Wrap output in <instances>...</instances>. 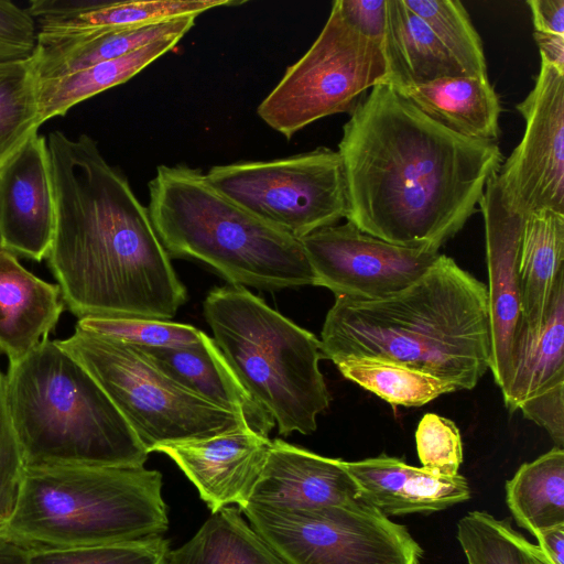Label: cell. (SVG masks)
I'll return each instance as SVG.
<instances>
[{
  "label": "cell",
  "instance_id": "cell-22",
  "mask_svg": "<svg viewBox=\"0 0 564 564\" xmlns=\"http://www.w3.org/2000/svg\"><path fill=\"white\" fill-rule=\"evenodd\" d=\"M195 20L196 17H187L74 37L37 35L30 64L37 80L61 77L123 56L162 37L184 36L194 26Z\"/></svg>",
  "mask_w": 564,
  "mask_h": 564
},
{
  "label": "cell",
  "instance_id": "cell-26",
  "mask_svg": "<svg viewBox=\"0 0 564 564\" xmlns=\"http://www.w3.org/2000/svg\"><path fill=\"white\" fill-rule=\"evenodd\" d=\"M386 10L381 48L387 84L398 89L465 75L429 25L403 0H386Z\"/></svg>",
  "mask_w": 564,
  "mask_h": 564
},
{
  "label": "cell",
  "instance_id": "cell-5",
  "mask_svg": "<svg viewBox=\"0 0 564 564\" xmlns=\"http://www.w3.org/2000/svg\"><path fill=\"white\" fill-rule=\"evenodd\" d=\"M147 208L170 258L204 262L231 285L270 291L313 285L301 241L235 204L200 170L158 166Z\"/></svg>",
  "mask_w": 564,
  "mask_h": 564
},
{
  "label": "cell",
  "instance_id": "cell-15",
  "mask_svg": "<svg viewBox=\"0 0 564 564\" xmlns=\"http://www.w3.org/2000/svg\"><path fill=\"white\" fill-rule=\"evenodd\" d=\"M54 228L46 138L35 133L0 166L2 248L42 261L50 251Z\"/></svg>",
  "mask_w": 564,
  "mask_h": 564
},
{
  "label": "cell",
  "instance_id": "cell-17",
  "mask_svg": "<svg viewBox=\"0 0 564 564\" xmlns=\"http://www.w3.org/2000/svg\"><path fill=\"white\" fill-rule=\"evenodd\" d=\"M356 498L358 488L344 460L274 438L248 503L300 511L340 505Z\"/></svg>",
  "mask_w": 564,
  "mask_h": 564
},
{
  "label": "cell",
  "instance_id": "cell-21",
  "mask_svg": "<svg viewBox=\"0 0 564 564\" xmlns=\"http://www.w3.org/2000/svg\"><path fill=\"white\" fill-rule=\"evenodd\" d=\"M64 306L57 284L34 275L13 252L0 248V350L10 364L47 338Z\"/></svg>",
  "mask_w": 564,
  "mask_h": 564
},
{
  "label": "cell",
  "instance_id": "cell-27",
  "mask_svg": "<svg viewBox=\"0 0 564 564\" xmlns=\"http://www.w3.org/2000/svg\"><path fill=\"white\" fill-rule=\"evenodd\" d=\"M182 37H162L123 56L99 62L61 77L37 80L41 124L52 118L65 116L77 104L129 80L173 50Z\"/></svg>",
  "mask_w": 564,
  "mask_h": 564
},
{
  "label": "cell",
  "instance_id": "cell-34",
  "mask_svg": "<svg viewBox=\"0 0 564 564\" xmlns=\"http://www.w3.org/2000/svg\"><path fill=\"white\" fill-rule=\"evenodd\" d=\"M163 535L75 547L30 549V564H169Z\"/></svg>",
  "mask_w": 564,
  "mask_h": 564
},
{
  "label": "cell",
  "instance_id": "cell-2",
  "mask_svg": "<svg viewBox=\"0 0 564 564\" xmlns=\"http://www.w3.org/2000/svg\"><path fill=\"white\" fill-rule=\"evenodd\" d=\"M55 228L47 253L64 305L78 319L170 321L187 301L148 208L87 134L46 138Z\"/></svg>",
  "mask_w": 564,
  "mask_h": 564
},
{
  "label": "cell",
  "instance_id": "cell-7",
  "mask_svg": "<svg viewBox=\"0 0 564 564\" xmlns=\"http://www.w3.org/2000/svg\"><path fill=\"white\" fill-rule=\"evenodd\" d=\"M204 316L216 346L279 434L313 433L330 402L318 366L319 339L245 286L209 291Z\"/></svg>",
  "mask_w": 564,
  "mask_h": 564
},
{
  "label": "cell",
  "instance_id": "cell-41",
  "mask_svg": "<svg viewBox=\"0 0 564 564\" xmlns=\"http://www.w3.org/2000/svg\"><path fill=\"white\" fill-rule=\"evenodd\" d=\"M527 4L534 31L564 35V0H529Z\"/></svg>",
  "mask_w": 564,
  "mask_h": 564
},
{
  "label": "cell",
  "instance_id": "cell-6",
  "mask_svg": "<svg viewBox=\"0 0 564 564\" xmlns=\"http://www.w3.org/2000/svg\"><path fill=\"white\" fill-rule=\"evenodd\" d=\"M162 474L144 466H25L0 534L28 549L75 547L163 535Z\"/></svg>",
  "mask_w": 564,
  "mask_h": 564
},
{
  "label": "cell",
  "instance_id": "cell-1",
  "mask_svg": "<svg viewBox=\"0 0 564 564\" xmlns=\"http://www.w3.org/2000/svg\"><path fill=\"white\" fill-rule=\"evenodd\" d=\"M338 143L347 221L387 242L437 250L476 213L503 155L434 121L387 83L359 99Z\"/></svg>",
  "mask_w": 564,
  "mask_h": 564
},
{
  "label": "cell",
  "instance_id": "cell-11",
  "mask_svg": "<svg viewBox=\"0 0 564 564\" xmlns=\"http://www.w3.org/2000/svg\"><path fill=\"white\" fill-rule=\"evenodd\" d=\"M285 564H420L406 527L360 498L313 510H240Z\"/></svg>",
  "mask_w": 564,
  "mask_h": 564
},
{
  "label": "cell",
  "instance_id": "cell-23",
  "mask_svg": "<svg viewBox=\"0 0 564 564\" xmlns=\"http://www.w3.org/2000/svg\"><path fill=\"white\" fill-rule=\"evenodd\" d=\"M394 89L457 134L495 141L500 134L501 105L488 79L462 75Z\"/></svg>",
  "mask_w": 564,
  "mask_h": 564
},
{
  "label": "cell",
  "instance_id": "cell-28",
  "mask_svg": "<svg viewBox=\"0 0 564 564\" xmlns=\"http://www.w3.org/2000/svg\"><path fill=\"white\" fill-rule=\"evenodd\" d=\"M169 564H285L242 519L238 507L227 506L203 523L194 536L170 551Z\"/></svg>",
  "mask_w": 564,
  "mask_h": 564
},
{
  "label": "cell",
  "instance_id": "cell-44",
  "mask_svg": "<svg viewBox=\"0 0 564 564\" xmlns=\"http://www.w3.org/2000/svg\"><path fill=\"white\" fill-rule=\"evenodd\" d=\"M0 564H30V549L0 534Z\"/></svg>",
  "mask_w": 564,
  "mask_h": 564
},
{
  "label": "cell",
  "instance_id": "cell-20",
  "mask_svg": "<svg viewBox=\"0 0 564 564\" xmlns=\"http://www.w3.org/2000/svg\"><path fill=\"white\" fill-rule=\"evenodd\" d=\"M139 348L180 384L209 403L240 415L252 431L269 437L275 425L273 419L243 388L207 334L203 332L199 341L183 347Z\"/></svg>",
  "mask_w": 564,
  "mask_h": 564
},
{
  "label": "cell",
  "instance_id": "cell-29",
  "mask_svg": "<svg viewBox=\"0 0 564 564\" xmlns=\"http://www.w3.org/2000/svg\"><path fill=\"white\" fill-rule=\"evenodd\" d=\"M506 500L517 524L534 536L564 524V449L522 464L506 482Z\"/></svg>",
  "mask_w": 564,
  "mask_h": 564
},
{
  "label": "cell",
  "instance_id": "cell-24",
  "mask_svg": "<svg viewBox=\"0 0 564 564\" xmlns=\"http://www.w3.org/2000/svg\"><path fill=\"white\" fill-rule=\"evenodd\" d=\"M518 270L522 322L535 328L564 285V214L542 210L524 218Z\"/></svg>",
  "mask_w": 564,
  "mask_h": 564
},
{
  "label": "cell",
  "instance_id": "cell-31",
  "mask_svg": "<svg viewBox=\"0 0 564 564\" xmlns=\"http://www.w3.org/2000/svg\"><path fill=\"white\" fill-rule=\"evenodd\" d=\"M457 539L468 564H552L508 519L486 511L464 516L457 523Z\"/></svg>",
  "mask_w": 564,
  "mask_h": 564
},
{
  "label": "cell",
  "instance_id": "cell-4",
  "mask_svg": "<svg viewBox=\"0 0 564 564\" xmlns=\"http://www.w3.org/2000/svg\"><path fill=\"white\" fill-rule=\"evenodd\" d=\"M25 466H144L149 453L87 370L43 339L4 375Z\"/></svg>",
  "mask_w": 564,
  "mask_h": 564
},
{
  "label": "cell",
  "instance_id": "cell-12",
  "mask_svg": "<svg viewBox=\"0 0 564 564\" xmlns=\"http://www.w3.org/2000/svg\"><path fill=\"white\" fill-rule=\"evenodd\" d=\"M517 110L523 137L496 174L503 200L524 218L542 210L564 214V73L541 61Z\"/></svg>",
  "mask_w": 564,
  "mask_h": 564
},
{
  "label": "cell",
  "instance_id": "cell-3",
  "mask_svg": "<svg viewBox=\"0 0 564 564\" xmlns=\"http://www.w3.org/2000/svg\"><path fill=\"white\" fill-rule=\"evenodd\" d=\"M319 341L335 365L382 359L471 390L490 365L487 286L440 253L420 279L390 296L336 297Z\"/></svg>",
  "mask_w": 564,
  "mask_h": 564
},
{
  "label": "cell",
  "instance_id": "cell-36",
  "mask_svg": "<svg viewBox=\"0 0 564 564\" xmlns=\"http://www.w3.org/2000/svg\"><path fill=\"white\" fill-rule=\"evenodd\" d=\"M422 467L445 476H456L463 462L462 437L456 424L435 413L423 415L415 432Z\"/></svg>",
  "mask_w": 564,
  "mask_h": 564
},
{
  "label": "cell",
  "instance_id": "cell-39",
  "mask_svg": "<svg viewBox=\"0 0 564 564\" xmlns=\"http://www.w3.org/2000/svg\"><path fill=\"white\" fill-rule=\"evenodd\" d=\"M519 410L528 419L543 427L555 447L564 445V386L556 387L524 402Z\"/></svg>",
  "mask_w": 564,
  "mask_h": 564
},
{
  "label": "cell",
  "instance_id": "cell-40",
  "mask_svg": "<svg viewBox=\"0 0 564 564\" xmlns=\"http://www.w3.org/2000/svg\"><path fill=\"white\" fill-rule=\"evenodd\" d=\"M344 19L367 39L382 44L386 0H336Z\"/></svg>",
  "mask_w": 564,
  "mask_h": 564
},
{
  "label": "cell",
  "instance_id": "cell-43",
  "mask_svg": "<svg viewBox=\"0 0 564 564\" xmlns=\"http://www.w3.org/2000/svg\"><path fill=\"white\" fill-rule=\"evenodd\" d=\"M535 538L538 546L552 564H564V524L543 530Z\"/></svg>",
  "mask_w": 564,
  "mask_h": 564
},
{
  "label": "cell",
  "instance_id": "cell-19",
  "mask_svg": "<svg viewBox=\"0 0 564 564\" xmlns=\"http://www.w3.org/2000/svg\"><path fill=\"white\" fill-rule=\"evenodd\" d=\"M344 466L357 485L358 498L387 517L441 511L470 498L464 476H445L397 457L344 460Z\"/></svg>",
  "mask_w": 564,
  "mask_h": 564
},
{
  "label": "cell",
  "instance_id": "cell-13",
  "mask_svg": "<svg viewBox=\"0 0 564 564\" xmlns=\"http://www.w3.org/2000/svg\"><path fill=\"white\" fill-rule=\"evenodd\" d=\"M300 241L314 274L313 285L355 300H379L404 290L440 254L387 242L350 221L318 229Z\"/></svg>",
  "mask_w": 564,
  "mask_h": 564
},
{
  "label": "cell",
  "instance_id": "cell-45",
  "mask_svg": "<svg viewBox=\"0 0 564 564\" xmlns=\"http://www.w3.org/2000/svg\"><path fill=\"white\" fill-rule=\"evenodd\" d=\"M0 248H2V243H1V237H0Z\"/></svg>",
  "mask_w": 564,
  "mask_h": 564
},
{
  "label": "cell",
  "instance_id": "cell-42",
  "mask_svg": "<svg viewBox=\"0 0 564 564\" xmlns=\"http://www.w3.org/2000/svg\"><path fill=\"white\" fill-rule=\"evenodd\" d=\"M541 61L564 73V35L533 32Z\"/></svg>",
  "mask_w": 564,
  "mask_h": 564
},
{
  "label": "cell",
  "instance_id": "cell-16",
  "mask_svg": "<svg viewBox=\"0 0 564 564\" xmlns=\"http://www.w3.org/2000/svg\"><path fill=\"white\" fill-rule=\"evenodd\" d=\"M271 440L247 425L209 438L160 446L196 487L212 512L237 505L241 510L265 463Z\"/></svg>",
  "mask_w": 564,
  "mask_h": 564
},
{
  "label": "cell",
  "instance_id": "cell-8",
  "mask_svg": "<svg viewBox=\"0 0 564 564\" xmlns=\"http://www.w3.org/2000/svg\"><path fill=\"white\" fill-rule=\"evenodd\" d=\"M56 343L100 386L149 454L247 425L180 384L137 346L77 327Z\"/></svg>",
  "mask_w": 564,
  "mask_h": 564
},
{
  "label": "cell",
  "instance_id": "cell-18",
  "mask_svg": "<svg viewBox=\"0 0 564 564\" xmlns=\"http://www.w3.org/2000/svg\"><path fill=\"white\" fill-rule=\"evenodd\" d=\"M236 0H32L28 12L37 35L74 37L106 30L141 26L187 17L226 6Z\"/></svg>",
  "mask_w": 564,
  "mask_h": 564
},
{
  "label": "cell",
  "instance_id": "cell-14",
  "mask_svg": "<svg viewBox=\"0 0 564 564\" xmlns=\"http://www.w3.org/2000/svg\"><path fill=\"white\" fill-rule=\"evenodd\" d=\"M486 237L491 328L489 369L502 391L507 386L517 329L521 323L519 252L524 217L505 203L496 174L479 202Z\"/></svg>",
  "mask_w": 564,
  "mask_h": 564
},
{
  "label": "cell",
  "instance_id": "cell-25",
  "mask_svg": "<svg viewBox=\"0 0 564 564\" xmlns=\"http://www.w3.org/2000/svg\"><path fill=\"white\" fill-rule=\"evenodd\" d=\"M564 386V285L544 323L535 328L522 319L514 336L510 373L501 391L510 412L538 395Z\"/></svg>",
  "mask_w": 564,
  "mask_h": 564
},
{
  "label": "cell",
  "instance_id": "cell-38",
  "mask_svg": "<svg viewBox=\"0 0 564 564\" xmlns=\"http://www.w3.org/2000/svg\"><path fill=\"white\" fill-rule=\"evenodd\" d=\"M36 41L37 28L28 10L0 0V65L29 61Z\"/></svg>",
  "mask_w": 564,
  "mask_h": 564
},
{
  "label": "cell",
  "instance_id": "cell-32",
  "mask_svg": "<svg viewBox=\"0 0 564 564\" xmlns=\"http://www.w3.org/2000/svg\"><path fill=\"white\" fill-rule=\"evenodd\" d=\"M41 126L37 78L30 59L0 65V166Z\"/></svg>",
  "mask_w": 564,
  "mask_h": 564
},
{
  "label": "cell",
  "instance_id": "cell-37",
  "mask_svg": "<svg viewBox=\"0 0 564 564\" xmlns=\"http://www.w3.org/2000/svg\"><path fill=\"white\" fill-rule=\"evenodd\" d=\"M3 384L4 375L0 370V530L13 513L25 468L21 448L7 412Z\"/></svg>",
  "mask_w": 564,
  "mask_h": 564
},
{
  "label": "cell",
  "instance_id": "cell-33",
  "mask_svg": "<svg viewBox=\"0 0 564 564\" xmlns=\"http://www.w3.org/2000/svg\"><path fill=\"white\" fill-rule=\"evenodd\" d=\"M432 30L465 75L488 79L482 41L457 0H403Z\"/></svg>",
  "mask_w": 564,
  "mask_h": 564
},
{
  "label": "cell",
  "instance_id": "cell-9",
  "mask_svg": "<svg viewBox=\"0 0 564 564\" xmlns=\"http://www.w3.org/2000/svg\"><path fill=\"white\" fill-rule=\"evenodd\" d=\"M386 79L381 44L356 31L335 0L317 39L260 102L258 115L291 139L322 118L350 112L362 93Z\"/></svg>",
  "mask_w": 564,
  "mask_h": 564
},
{
  "label": "cell",
  "instance_id": "cell-35",
  "mask_svg": "<svg viewBox=\"0 0 564 564\" xmlns=\"http://www.w3.org/2000/svg\"><path fill=\"white\" fill-rule=\"evenodd\" d=\"M76 327L148 348L183 347L199 341L203 335L188 324L140 317H85L78 319Z\"/></svg>",
  "mask_w": 564,
  "mask_h": 564
},
{
  "label": "cell",
  "instance_id": "cell-10",
  "mask_svg": "<svg viewBox=\"0 0 564 564\" xmlns=\"http://www.w3.org/2000/svg\"><path fill=\"white\" fill-rule=\"evenodd\" d=\"M206 177L235 204L299 240L347 217L341 159L326 147L282 159L216 165Z\"/></svg>",
  "mask_w": 564,
  "mask_h": 564
},
{
  "label": "cell",
  "instance_id": "cell-30",
  "mask_svg": "<svg viewBox=\"0 0 564 564\" xmlns=\"http://www.w3.org/2000/svg\"><path fill=\"white\" fill-rule=\"evenodd\" d=\"M348 380L378 395L392 406H421L456 387L423 371L376 358H349L336 364Z\"/></svg>",
  "mask_w": 564,
  "mask_h": 564
}]
</instances>
